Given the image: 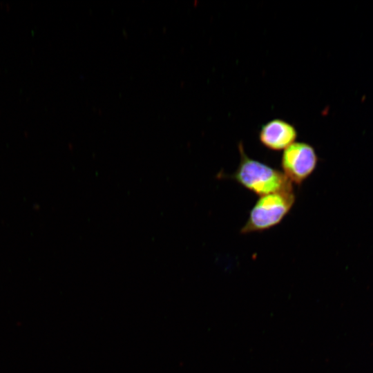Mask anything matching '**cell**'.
<instances>
[{
	"mask_svg": "<svg viewBox=\"0 0 373 373\" xmlns=\"http://www.w3.org/2000/svg\"><path fill=\"white\" fill-rule=\"evenodd\" d=\"M295 201L294 190L259 196L240 233L262 232L276 227L287 216Z\"/></svg>",
	"mask_w": 373,
	"mask_h": 373,
	"instance_id": "cell-2",
	"label": "cell"
},
{
	"mask_svg": "<svg viewBox=\"0 0 373 373\" xmlns=\"http://www.w3.org/2000/svg\"><path fill=\"white\" fill-rule=\"evenodd\" d=\"M258 137L265 148L284 151L295 142L297 131L291 124L281 119H274L261 126Z\"/></svg>",
	"mask_w": 373,
	"mask_h": 373,
	"instance_id": "cell-4",
	"label": "cell"
},
{
	"mask_svg": "<svg viewBox=\"0 0 373 373\" xmlns=\"http://www.w3.org/2000/svg\"><path fill=\"white\" fill-rule=\"evenodd\" d=\"M318 162V155L311 144L295 142L283 151L280 166L285 177L298 186L314 173Z\"/></svg>",
	"mask_w": 373,
	"mask_h": 373,
	"instance_id": "cell-3",
	"label": "cell"
},
{
	"mask_svg": "<svg viewBox=\"0 0 373 373\" xmlns=\"http://www.w3.org/2000/svg\"><path fill=\"white\" fill-rule=\"evenodd\" d=\"M238 149L239 164L228 178L259 196L294 190L292 183L283 172L249 157L241 143L238 144Z\"/></svg>",
	"mask_w": 373,
	"mask_h": 373,
	"instance_id": "cell-1",
	"label": "cell"
}]
</instances>
